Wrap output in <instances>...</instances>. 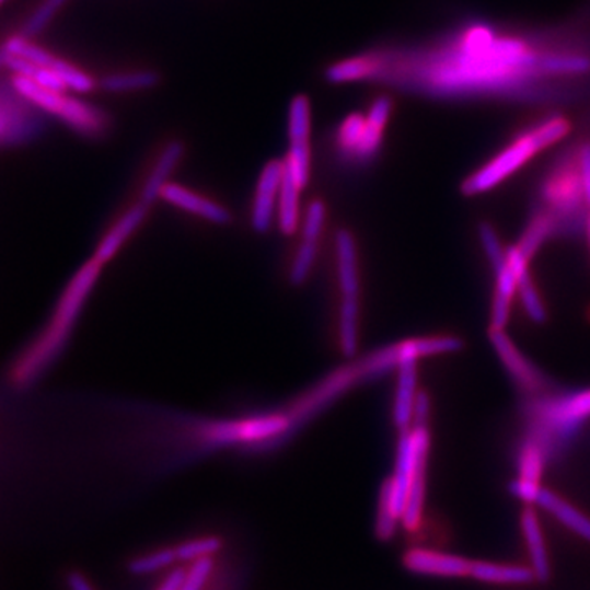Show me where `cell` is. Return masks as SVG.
<instances>
[{
    "label": "cell",
    "mask_w": 590,
    "mask_h": 590,
    "mask_svg": "<svg viewBox=\"0 0 590 590\" xmlns=\"http://www.w3.org/2000/svg\"><path fill=\"white\" fill-rule=\"evenodd\" d=\"M207 590H216V578H213V581L210 582L209 589Z\"/></svg>",
    "instance_id": "d590c367"
},
{
    "label": "cell",
    "mask_w": 590,
    "mask_h": 590,
    "mask_svg": "<svg viewBox=\"0 0 590 590\" xmlns=\"http://www.w3.org/2000/svg\"><path fill=\"white\" fill-rule=\"evenodd\" d=\"M310 128L312 112L305 95H296L289 105V154L286 170L291 173L300 187H305L310 177Z\"/></svg>",
    "instance_id": "7c38bea8"
},
{
    "label": "cell",
    "mask_w": 590,
    "mask_h": 590,
    "mask_svg": "<svg viewBox=\"0 0 590 590\" xmlns=\"http://www.w3.org/2000/svg\"><path fill=\"white\" fill-rule=\"evenodd\" d=\"M428 451H430V433L427 425H412L408 430L401 431L395 461L394 476L385 481L379 497L375 530L381 540L394 536L398 523L402 522L408 494L420 476H425Z\"/></svg>",
    "instance_id": "3957f363"
},
{
    "label": "cell",
    "mask_w": 590,
    "mask_h": 590,
    "mask_svg": "<svg viewBox=\"0 0 590 590\" xmlns=\"http://www.w3.org/2000/svg\"><path fill=\"white\" fill-rule=\"evenodd\" d=\"M323 225H325V206L322 203L310 204L305 216H303V240H313V242H316L320 233H322Z\"/></svg>",
    "instance_id": "4dcf8cb0"
},
{
    "label": "cell",
    "mask_w": 590,
    "mask_h": 590,
    "mask_svg": "<svg viewBox=\"0 0 590 590\" xmlns=\"http://www.w3.org/2000/svg\"><path fill=\"white\" fill-rule=\"evenodd\" d=\"M479 240L484 253L493 266L496 275V294L493 300V315H490V328L504 329L509 323L510 305H512L513 296L519 289L516 273L510 268L507 259V250L500 243L499 235L493 227H479Z\"/></svg>",
    "instance_id": "9c48e42d"
},
{
    "label": "cell",
    "mask_w": 590,
    "mask_h": 590,
    "mask_svg": "<svg viewBox=\"0 0 590 590\" xmlns=\"http://www.w3.org/2000/svg\"><path fill=\"white\" fill-rule=\"evenodd\" d=\"M69 590H95L92 588L91 582L84 578V576L79 575V572H72L68 578Z\"/></svg>",
    "instance_id": "836d02e7"
},
{
    "label": "cell",
    "mask_w": 590,
    "mask_h": 590,
    "mask_svg": "<svg viewBox=\"0 0 590 590\" xmlns=\"http://www.w3.org/2000/svg\"><path fill=\"white\" fill-rule=\"evenodd\" d=\"M356 66L359 82H382L435 97H473L529 94L546 79L589 74L590 56L471 25L435 48L362 53Z\"/></svg>",
    "instance_id": "6da1fadb"
},
{
    "label": "cell",
    "mask_w": 590,
    "mask_h": 590,
    "mask_svg": "<svg viewBox=\"0 0 590 590\" xmlns=\"http://www.w3.org/2000/svg\"><path fill=\"white\" fill-rule=\"evenodd\" d=\"M470 576L477 581L489 582V585H529L533 579H536L532 568L486 562H473Z\"/></svg>",
    "instance_id": "7402d4cb"
},
{
    "label": "cell",
    "mask_w": 590,
    "mask_h": 590,
    "mask_svg": "<svg viewBox=\"0 0 590 590\" xmlns=\"http://www.w3.org/2000/svg\"><path fill=\"white\" fill-rule=\"evenodd\" d=\"M148 209L150 206H147L144 203H138L137 206L131 207L127 213L122 216V219L105 233L102 242L99 243L97 250H95L94 259L97 263H101L102 266L105 263L111 262L114 258L115 253L122 248L125 242H127L128 236L134 235L135 230L141 225L144 217H147Z\"/></svg>",
    "instance_id": "ac0fdd59"
},
{
    "label": "cell",
    "mask_w": 590,
    "mask_h": 590,
    "mask_svg": "<svg viewBox=\"0 0 590 590\" xmlns=\"http://www.w3.org/2000/svg\"><path fill=\"white\" fill-rule=\"evenodd\" d=\"M184 576H186V566H177V568L171 569L166 572L160 585L154 590H177L181 582H183Z\"/></svg>",
    "instance_id": "d6a6232c"
},
{
    "label": "cell",
    "mask_w": 590,
    "mask_h": 590,
    "mask_svg": "<svg viewBox=\"0 0 590 590\" xmlns=\"http://www.w3.org/2000/svg\"><path fill=\"white\" fill-rule=\"evenodd\" d=\"M300 190L302 187L297 184L285 164V176H282L281 193H279L278 217L279 227L285 233H294L300 220Z\"/></svg>",
    "instance_id": "cb8c5ba5"
},
{
    "label": "cell",
    "mask_w": 590,
    "mask_h": 590,
    "mask_svg": "<svg viewBox=\"0 0 590 590\" xmlns=\"http://www.w3.org/2000/svg\"><path fill=\"white\" fill-rule=\"evenodd\" d=\"M517 281H519L517 294H519L520 300H522L523 309H525L529 319H532L533 322L536 323L545 322V303H543L542 297H540L539 291H536L535 285H533L532 278H530V273H523L522 276L517 278Z\"/></svg>",
    "instance_id": "83f0119b"
},
{
    "label": "cell",
    "mask_w": 590,
    "mask_h": 590,
    "mask_svg": "<svg viewBox=\"0 0 590 590\" xmlns=\"http://www.w3.org/2000/svg\"><path fill=\"white\" fill-rule=\"evenodd\" d=\"M522 532L529 546L530 562H532V571L536 579H548L549 559L546 553L545 536H543L542 527H540L539 517L532 509H527L522 516Z\"/></svg>",
    "instance_id": "44dd1931"
},
{
    "label": "cell",
    "mask_w": 590,
    "mask_h": 590,
    "mask_svg": "<svg viewBox=\"0 0 590 590\" xmlns=\"http://www.w3.org/2000/svg\"><path fill=\"white\" fill-rule=\"evenodd\" d=\"M291 427L289 417L263 415L245 421H217L204 431L207 443L217 444H259L276 440Z\"/></svg>",
    "instance_id": "30bf717a"
},
{
    "label": "cell",
    "mask_w": 590,
    "mask_h": 590,
    "mask_svg": "<svg viewBox=\"0 0 590 590\" xmlns=\"http://www.w3.org/2000/svg\"><path fill=\"white\" fill-rule=\"evenodd\" d=\"M571 131V124L563 115H552L533 125L529 130L516 138L509 147L504 148L496 158L484 164L476 173L471 174L463 184L466 196H477L509 180L517 171L522 170L535 154L562 141Z\"/></svg>",
    "instance_id": "277c9868"
},
{
    "label": "cell",
    "mask_w": 590,
    "mask_h": 590,
    "mask_svg": "<svg viewBox=\"0 0 590 590\" xmlns=\"http://www.w3.org/2000/svg\"><path fill=\"white\" fill-rule=\"evenodd\" d=\"M45 127V112L23 97L12 81H0V148L30 143Z\"/></svg>",
    "instance_id": "ba28073f"
},
{
    "label": "cell",
    "mask_w": 590,
    "mask_h": 590,
    "mask_svg": "<svg viewBox=\"0 0 590 590\" xmlns=\"http://www.w3.org/2000/svg\"><path fill=\"white\" fill-rule=\"evenodd\" d=\"M542 509H545L546 512L552 513L556 520L563 523L566 529L575 532L576 535L582 536V539L590 542V519L586 517L585 513L579 512L576 507H572L571 504L563 500L558 494L553 493V490L542 489L540 493L539 499H536Z\"/></svg>",
    "instance_id": "ffe728a7"
},
{
    "label": "cell",
    "mask_w": 590,
    "mask_h": 590,
    "mask_svg": "<svg viewBox=\"0 0 590 590\" xmlns=\"http://www.w3.org/2000/svg\"><path fill=\"white\" fill-rule=\"evenodd\" d=\"M336 262L342 303H359L358 253L348 232H339L336 236Z\"/></svg>",
    "instance_id": "e0dca14e"
},
{
    "label": "cell",
    "mask_w": 590,
    "mask_h": 590,
    "mask_svg": "<svg viewBox=\"0 0 590 590\" xmlns=\"http://www.w3.org/2000/svg\"><path fill=\"white\" fill-rule=\"evenodd\" d=\"M160 197L166 203L186 210V212L213 223H227L230 220L229 210L225 207L219 206L213 200L206 199L186 187L177 186V184L167 183L161 190Z\"/></svg>",
    "instance_id": "2e32d148"
},
{
    "label": "cell",
    "mask_w": 590,
    "mask_h": 590,
    "mask_svg": "<svg viewBox=\"0 0 590 590\" xmlns=\"http://www.w3.org/2000/svg\"><path fill=\"white\" fill-rule=\"evenodd\" d=\"M3 2H5V0H0V5H2Z\"/></svg>",
    "instance_id": "8d00e7d4"
},
{
    "label": "cell",
    "mask_w": 590,
    "mask_h": 590,
    "mask_svg": "<svg viewBox=\"0 0 590 590\" xmlns=\"http://www.w3.org/2000/svg\"><path fill=\"white\" fill-rule=\"evenodd\" d=\"M10 81H12L13 88L23 97L28 99L32 104H35L39 111L58 118L81 137L94 140V138L104 137L105 131L108 130L107 115L101 108L94 107L81 99L72 97L65 91L42 88L23 76L13 74Z\"/></svg>",
    "instance_id": "5b68a950"
},
{
    "label": "cell",
    "mask_w": 590,
    "mask_h": 590,
    "mask_svg": "<svg viewBox=\"0 0 590 590\" xmlns=\"http://www.w3.org/2000/svg\"><path fill=\"white\" fill-rule=\"evenodd\" d=\"M404 565L408 571L417 572V575L463 578L471 575L473 562L461 556L444 555V553L428 552V549H412L404 556Z\"/></svg>",
    "instance_id": "9a60e30c"
},
{
    "label": "cell",
    "mask_w": 590,
    "mask_h": 590,
    "mask_svg": "<svg viewBox=\"0 0 590 590\" xmlns=\"http://www.w3.org/2000/svg\"><path fill=\"white\" fill-rule=\"evenodd\" d=\"M282 176H285V161H271L262 171L252 212L253 229L256 232H266L273 225L276 207L279 204Z\"/></svg>",
    "instance_id": "5bb4252c"
},
{
    "label": "cell",
    "mask_w": 590,
    "mask_h": 590,
    "mask_svg": "<svg viewBox=\"0 0 590 590\" xmlns=\"http://www.w3.org/2000/svg\"><path fill=\"white\" fill-rule=\"evenodd\" d=\"M184 157V144L181 141H171L166 144L163 151H161L160 158H158L157 164L151 170L150 176L144 181L143 193H141V203L151 206L158 196H161L163 187L170 183V176L173 171L176 170L177 164L181 163Z\"/></svg>",
    "instance_id": "d6986e66"
},
{
    "label": "cell",
    "mask_w": 590,
    "mask_h": 590,
    "mask_svg": "<svg viewBox=\"0 0 590 590\" xmlns=\"http://www.w3.org/2000/svg\"><path fill=\"white\" fill-rule=\"evenodd\" d=\"M391 97L381 95L372 102L368 114H351L336 131V144L345 157L366 163L381 150L382 135L392 114Z\"/></svg>",
    "instance_id": "8992f818"
},
{
    "label": "cell",
    "mask_w": 590,
    "mask_h": 590,
    "mask_svg": "<svg viewBox=\"0 0 590 590\" xmlns=\"http://www.w3.org/2000/svg\"><path fill=\"white\" fill-rule=\"evenodd\" d=\"M489 336L497 356L512 375L513 381L529 394H539L546 385L542 371L523 356L504 329L490 328Z\"/></svg>",
    "instance_id": "4fadbf2b"
},
{
    "label": "cell",
    "mask_w": 590,
    "mask_h": 590,
    "mask_svg": "<svg viewBox=\"0 0 590 590\" xmlns=\"http://www.w3.org/2000/svg\"><path fill=\"white\" fill-rule=\"evenodd\" d=\"M553 229H555V219L548 213H540L532 220L525 235L517 246L530 259L535 255L536 250L543 245V242L552 235Z\"/></svg>",
    "instance_id": "4316f807"
},
{
    "label": "cell",
    "mask_w": 590,
    "mask_h": 590,
    "mask_svg": "<svg viewBox=\"0 0 590 590\" xmlns=\"http://www.w3.org/2000/svg\"><path fill=\"white\" fill-rule=\"evenodd\" d=\"M3 49L9 55L20 56V58L26 59V61L33 62V65L45 66V68L51 69V71H55L65 81L68 91L91 92L95 88L94 79L88 72L76 68L74 65L58 58V56L51 55V53L46 51L42 46L30 42V36L23 30L16 33V35H13L12 38H9V42L3 43Z\"/></svg>",
    "instance_id": "8fae6325"
},
{
    "label": "cell",
    "mask_w": 590,
    "mask_h": 590,
    "mask_svg": "<svg viewBox=\"0 0 590 590\" xmlns=\"http://www.w3.org/2000/svg\"><path fill=\"white\" fill-rule=\"evenodd\" d=\"M177 566L181 565L174 546H163V548L151 549L131 559L130 572L135 576H154L171 571Z\"/></svg>",
    "instance_id": "484cf974"
},
{
    "label": "cell",
    "mask_w": 590,
    "mask_h": 590,
    "mask_svg": "<svg viewBox=\"0 0 590 590\" xmlns=\"http://www.w3.org/2000/svg\"><path fill=\"white\" fill-rule=\"evenodd\" d=\"M533 417L546 440L555 438L563 443L575 437L590 418V389L553 395L535 402Z\"/></svg>",
    "instance_id": "52a82bcc"
},
{
    "label": "cell",
    "mask_w": 590,
    "mask_h": 590,
    "mask_svg": "<svg viewBox=\"0 0 590 590\" xmlns=\"http://www.w3.org/2000/svg\"><path fill=\"white\" fill-rule=\"evenodd\" d=\"M66 2H68V0H45V2L42 3V7L33 13L32 19L26 22L23 32L28 36L36 35L39 30H43L48 25L49 20L56 15V12H58Z\"/></svg>",
    "instance_id": "f546056e"
},
{
    "label": "cell",
    "mask_w": 590,
    "mask_h": 590,
    "mask_svg": "<svg viewBox=\"0 0 590 590\" xmlns=\"http://www.w3.org/2000/svg\"><path fill=\"white\" fill-rule=\"evenodd\" d=\"M222 539L216 535L196 536V539L184 540L180 545L174 546L181 566L194 565L203 559H217V556L222 553Z\"/></svg>",
    "instance_id": "d4e9b609"
},
{
    "label": "cell",
    "mask_w": 590,
    "mask_h": 590,
    "mask_svg": "<svg viewBox=\"0 0 590 590\" xmlns=\"http://www.w3.org/2000/svg\"><path fill=\"white\" fill-rule=\"evenodd\" d=\"M586 232H588V240H589V246H590V212L588 216V220H586Z\"/></svg>",
    "instance_id": "e575fe53"
},
{
    "label": "cell",
    "mask_w": 590,
    "mask_h": 590,
    "mask_svg": "<svg viewBox=\"0 0 590 590\" xmlns=\"http://www.w3.org/2000/svg\"><path fill=\"white\" fill-rule=\"evenodd\" d=\"M158 84H160V74L151 69L114 72L101 79V88L111 94L148 91V89L157 88Z\"/></svg>",
    "instance_id": "603a6c76"
},
{
    "label": "cell",
    "mask_w": 590,
    "mask_h": 590,
    "mask_svg": "<svg viewBox=\"0 0 590 590\" xmlns=\"http://www.w3.org/2000/svg\"><path fill=\"white\" fill-rule=\"evenodd\" d=\"M579 177H581L582 196L590 212V143L582 144L578 151Z\"/></svg>",
    "instance_id": "1f68e13d"
},
{
    "label": "cell",
    "mask_w": 590,
    "mask_h": 590,
    "mask_svg": "<svg viewBox=\"0 0 590 590\" xmlns=\"http://www.w3.org/2000/svg\"><path fill=\"white\" fill-rule=\"evenodd\" d=\"M101 269L102 265H99L95 259H91L79 269L78 275L69 282L68 289L59 299L55 313H53L51 320L43 329L42 335L25 349V352L13 365L10 379L16 387H26L35 382L38 375H42L48 366L58 358L72 328H74L76 322H78L85 300L97 282Z\"/></svg>",
    "instance_id": "7a4b0ae2"
},
{
    "label": "cell",
    "mask_w": 590,
    "mask_h": 590,
    "mask_svg": "<svg viewBox=\"0 0 590 590\" xmlns=\"http://www.w3.org/2000/svg\"><path fill=\"white\" fill-rule=\"evenodd\" d=\"M316 258V242L313 240H303L297 252L294 263H292L291 281L294 285H302L306 276L312 271L313 263Z\"/></svg>",
    "instance_id": "f1b7e54d"
}]
</instances>
